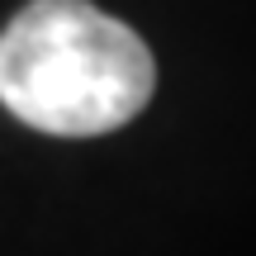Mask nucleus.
I'll return each mask as SVG.
<instances>
[{
    "instance_id": "nucleus-1",
    "label": "nucleus",
    "mask_w": 256,
    "mask_h": 256,
    "mask_svg": "<svg viewBox=\"0 0 256 256\" xmlns=\"http://www.w3.org/2000/svg\"><path fill=\"white\" fill-rule=\"evenodd\" d=\"M156 62L90 0H28L0 28V104L52 138L114 133L142 114Z\"/></svg>"
}]
</instances>
